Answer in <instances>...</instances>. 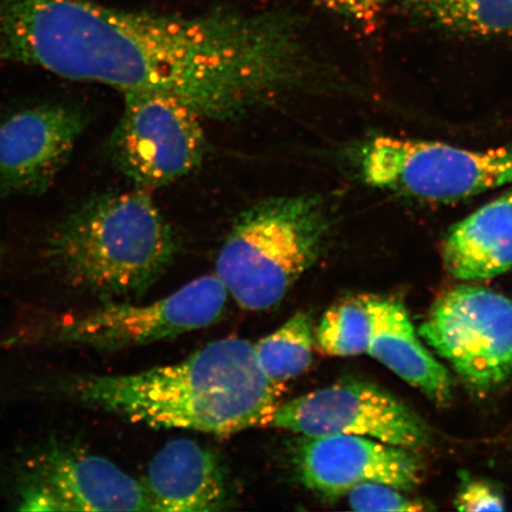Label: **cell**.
Listing matches in <instances>:
<instances>
[{"label": "cell", "mask_w": 512, "mask_h": 512, "mask_svg": "<svg viewBox=\"0 0 512 512\" xmlns=\"http://www.w3.org/2000/svg\"><path fill=\"white\" fill-rule=\"evenodd\" d=\"M371 316L367 354L419 389L439 407L453 400V379L448 370L422 344L405 305L393 298L366 296Z\"/></svg>", "instance_id": "4fadbf2b"}, {"label": "cell", "mask_w": 512, "mask_h": 512, "mask_svg": "<svg viewBox=\"0 0 512 512\" xmlns=\"http://www.w3.org/2000/svg\"><path fill=\"white\" fill-rule=\"evenodd\" d=\"M284 387L262 373L253 343L226 338L170 366L75 376L59 389L69 399L134 424L230 435L270 426Z\"/></svg>", "instance_id": "6da1fadb"}, {"label": "cell", "mask_w": 512, "mask_h": 512, "mask_svg": "<svg viewBox=\"0 0 512 512\" xmlns=\"http://www.w3.org/2000/svg\"><path fill=\"white\" fill-rule=\"evenodd\" d=\"M19 510L152 511L145 486L110 460L53 445L23 473Z\"/></svg>", "instance_id": "9c48e42d"}, {"label": "cell", "mask_w": 512, "mask_h": 512, "mask_svg": "<svg viewBox=\"0 0 512 512\" xmlns=\"http://www.w3.org/2000/svg\"><path fill=\"white\" fill-rule=\"evenodd\" d=\"M81 108L48 102L0 121V195L38 196L66 168L87 126Z\"/></svg>", "instance_id": "30bf717a"}, {"label": "cell", "mask_w": 512, "mask_h": 512, "mask_svg": "<svg viewBox=\"0 0 512 512\" xmlns=\"http://www.w3.org/2000/svg\"><path fill=\"white\" fill-rule=\"evenodd\" d=\"M336 14L347 17L364 29H374L389 0H316Z\"/></svg>", "instance_id": "d6986e66"}, {"label": "cell", "mask_w": 512, "mask_h": 512, "mask_svg": "<svg viewBox=\"0 0 512 512\" xmlns=\"http://www.w3.org/2000/svg\"><path fill=\"white\" fill-rule=\"evenodd\" d=\"M332 223L329 203L319 194L255 204L230 230L216 275L243 309H271L322 256Z\"/></svg>", "instance_id": "3957f363"}, {"label": "cell", "mask_w": 512, "mask_h": 512, "mask_svg": "<svg viewBox=\"0 0 512 512\" xmlns=\"http://www.w3.org/2000/svg\"><path fill=\"white\" fill-rule=\"evenodd\" d=\"M419 336L476 392L512 376V300L489 288L462 285L435 300Z\"/></svg>", "instance_id": "8992f818"}, {"label": "cell", "mask_w": 512, "mask_h": 512, "mask_svg": "<svg viewBox=\"0 0 512 512\" xmlns=\"http://www.w3.org/2000/svg\"><path fill=\"white\" fill-rule=\"evenodd\" d=\"M296 463L305 486L329 499L348 495L363 483L413 491L422 480V463L415 452L358 435L305 437Z\"/></svg>", "instance_id": "8fae6325"}, {"label": "cell", "mask_w": 512, "mask_h": 512, "mask_svg": "<svg viewBox=\"0 0 512 512\" xmlns=\"http://www.w3.org/2000/svg\"><path fill=\"white\" fill-rule=\"evenodd\" d=\"M125 106L108 152L121 174L138 187L177 181L202 163L207 140L202 118L184 102L159 92L124 94Z\"/></svg>", "instance_id": "52a82bcc"}, {"label": "cell", "mask_w": 512, "mask_h": 512, "mask_svg": "<svg viewBox=\"0 0 512 512\" xmlns=\"http://www.w3.org/2000/svg\"><path fill=\"white\" fill-rule=\"evenodd\" d=\"M228 291L206 275L149 305L104 303L35 332L36 341L115 351L174 339L208 328L226 309Z\"/></svg>", "instance_id": "5b68a950"}, {"label": "cell", "mask_w": 512, "mask_h": 512, "mask_svg": "<svg viewBox=\"0 0 512 512\" xmlns=\"http://www.w3.org/2000/svg\"><path fill=\"white\" fill-rule=\"evenodd\" d=\"M315 345L310 313L298 312L272 335L254 344V351L267 379L285 384L311 367Z\"/></svg>", "instance_id": "9a60e30c"}, {"label": "cell", "mask_w": 512, "mask_h": 512, "mask_svg": "<svg viewBox=\"0 0 512 512\" xmlns=\"http://www.w3.org/2000/svg\"><path fill=\"white\" fill-rule=\"evenodd\" d=\"M444 266L452 278L483 281L512 270V192L486 204L448 232Z\"/></svg>", "instance_id": "5bb4252c"}, {"label": "cell", "mask_w": 512, "mask_h": 512, "mask_svg": "<svg viewBox=\"0 0 512 512\" xmlns=\"http://www.w3.org/2000/svg\"><path fill=\"white\" fill-rule=\"evenodd\" d=\"M177 246L174 229L143 190L91 198L57 223L47 243L64 280L104 303L144 296Z\"/></svg>", "instance_id": "7a4b0ae2"}, {"label": "cell", "mask_w": 512, "mask_h": 512, "mask_svg": "<svg viewBox=\"0 0 512 512\" xmlns=\"http://www.w3.org/2000/svg\"><path fill=\"white\" fill-rule=\"evenodd\" d=\"M270 426L302 434L358 435L415 453L432 444V432L418 414L388 390L348 380L288 401L275 411Z\"/></svg>", "instance_id": "ba28073f"}, {"label": "cell", "mask_w": 512, "mask_h": 512, "mask_svg": "<svg viewBox=\"0 0 512 512\" xmlns=\"http://www.w3.org/2000/svg\"><path fill=\"white\" fill-rule=\"evenodd\" d=\"M371 316L366 296L347 298L324 313L316 329V345L322 354L348 357L367 354Z\"/></svg>", "instance_id": "2e32d148"}, {"label": "cell", "mask_w": 512, "mask_h": 512, "mask_svg": "<svg viewBox=\"0 0 512 512\" xmlns=\"http://www.w3.org/2000/svg\"><path fill=\"white\" fill-rule=\"evenodd\" d=\"M441 25L472 35L507 34L512 31V0H457Z\"/></svg>", "instance_id": "e0dca14e"}, {"label": "cell", "mask_w": 512, "mask_h": 512, "mask_svg": "<svg viewBox=\"0 0 512 512\" xmlns=\"http://www.w3.org/2000/svg\"><path fill=\"white\" fill-rule=\"evenodd\" d=\"M407 2L422 16L441 24L457 0H407Z\"/></svg>", "instance_id": "44dd1931"}, {"label": "cell", "mask_w": 512, "mask_h": 512, "mask_svg": "<svg viewBox=\"0 0 512 512\" xmlns=\"http://www.w3.org/2000/svg\"><path fill=\"white\" fill-rule=\"evenodd\" d=\"M400 489L381 483H363L348 492L350 508L355 511L416 512L428 510L418 499L401 494Z\"/></svg>", "instance_id": "ac0fdd59"}, {"label": "cell", "mask_w": 512, "mask_h": 512, "mask_svg": "<svg viewBox=\"0 0 512 512\" xmlns=\"http://www.w3.org/2000/svg\"><path fill=\"white\" fill-rule=\"evenodd\" d=\"M373 187L434 202L462 200L512 183V147L486 151L377 137L362 151Z\"/></svg>", "instance_id": "277c9868"}, {"label": "cell", "mask_w": 512, "mask_h": 512, "mask_svg": "<svg viewBox=\"0 0 512 512\" xmlns=\"http://www.w3.org/2000/svg\"><path fill=\"white\" fill-rule=\"evenodd\" d=\"M143 484L153 512H211L227 503L217 458L188 439L166 444L152 459Z\"/></svg>", "instance_id": "7c38bea8"}, {"label": "cell", "mask_w": 512, "mask_h": 512, "mask_svg": "<svg viewBox=\"0 0 512 512\" xmlns=\"http://www.w3.org/2000/svg\"><path fill=\"white\" fill-rule=\"evenodd\" d=\"M456 507L460 511H503L505 503L491 485L473 480L459 491Z\"/></svg>", "instance_id": "ffe728a7"}]
</instances>
